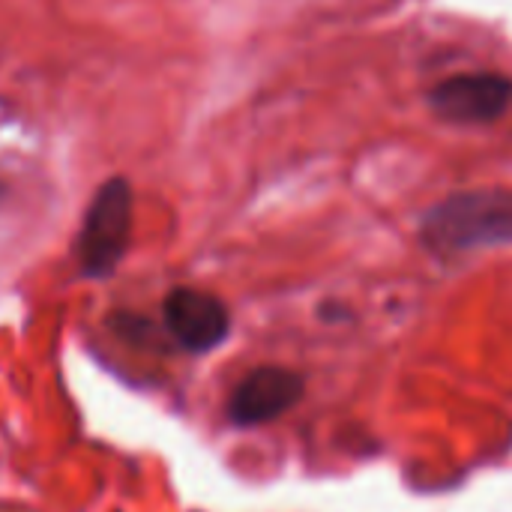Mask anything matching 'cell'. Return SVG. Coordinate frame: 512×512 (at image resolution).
I'll list each match as a JSON object with an SVG mask.
<instances>
[{"instance_id": "277c9868", "label": "cell", "mask_w": 512, "mask_h": 512, "mask_svg": "<svg viewBox=\"0 0 512 512\" xmlns=\"http://www.w3.org/2000/svg\"><path fill=\"white\" fill-rule=\"evenodd\" d=\"M162 318L171 339L192 354L213 351L225 342L231 330V315L225 303L198 288H174L165 297Z\"/></svg>"}, {"instance_id": "5b68a950", "label": "cell", "mask_w": 512, "mask_h": 512, "mask_svg": "<svg viewBox=\"0 0 512 512\" xmlns=\"http://www.w3.org/2000/svg\"><path fill=\"white\" fill-rule=\"evenodd\" d=\"M303 396V378L291 369L261 366L240 378L228 396V420L234 426H261L282 417Z\"/></svg>"}, {"instance_id": "6da1fadb", "label": "cell", "mask_w": 512, "mask_h": 512, "mask_svg": "<svg viewBox=\"0 0 512 512\" xmlns=\"http://www.w3.org/2000/svg\"><path fill=\"white\" fill-rule=\"evenodd\" d=\"M420 237L438 255L510 246L512 189H471L444 198L426 213Z\"/></svg>"}, {"instance_id": "3957f363", "label": "cell", "mask_w": 512, "mask_h": 512, "mask_svg": "<svg viewBox=\"0 0 512 512\" xmlns=\"http://www.w3.org/2000/svg\"><path fill=\"white\" fill-rule=\"evenodd\" d=\"M429 105L450 123H492L512 105V81L501 72H462L429 90Z\"/></svg>"}, {"instance_id": "7a4b0ae2", "label": "cell", "mask_w": 512, "mask_h": 512, "mask_svg": "<svg viewBox=\"0 0 512 512\" xmlns=\"http://www.w3.org/2000/svg\"><path fill=\"white\" fill-rule=\"evenodd\" d=\"M132 234V189L123 177L99 186L93 195L81 234H78V264L90 279H105L117 270L126 255Z\"/></svg>"}]
</instances>
